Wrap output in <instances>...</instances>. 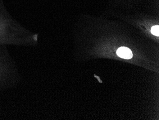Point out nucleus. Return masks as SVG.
I'll use <instances>...</instances> for the list:
<instances>
[{
	"label": "nucleus",
	"mask_w": 159,
	"mask_h": 120,
	"mask_svg": "<svg viewBox=\"0 0 159 120\" xmlns=\"http://www.w3.org/2000/svg\"><path fill=\"white\" fill-rule=\"evenodd\" d=\"M151 33L152 35L156 36H159V26H153L152 27L151 29Z\"/></svg>",
	"instance_id": "2"
},
{
	"label": "nucleus",
	"mask_w": 159,
	"mask_h": 120,
	"mask_svg": "<svg viewBox=\"0 0 159 120\" xmlns=\"http://www.w3.org/2000/svg\"><path fill=\"white\" fill-rule=\"evenodd\" d=\"M116 53L120 58L127 60L132 59L133 56L132 51L126 47H120L117 50Z\"/></svg>",
	"instance_id": "1"
}]
</instances>
